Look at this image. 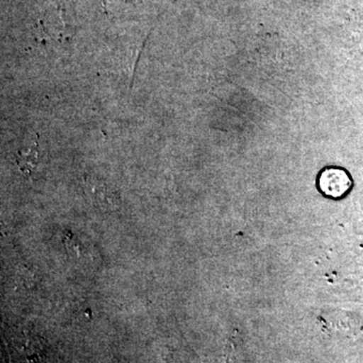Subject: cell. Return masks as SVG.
Returning <instances> with one entry per match:
<instances>
[{
  "mask_svg": "<svg viewBox=\"0 0 363 363\" xmlns=\"http://www.w3.org/2000/svg\"><path fill=\"white\" fill-rule=\"evenodd\" d=\"M318 186L324 195L338 199L350 192L352 181L347 172L344 169L328 168L320 174Z\"/></svg>",
  "mask_w": 363,
  "mask_h": 363,
  "instance_id": "cell-1",
  "label": "cell"
},
{
  "mask_svg": "<svg viewBox=\"0 0 363 363\" xmlns=\"http://www.w3.org/2000/svg\"><path fill=\"white\" fill-rule=\"evenodd\" d=\"M84 181L86 191L94 204L107 209L118 206L119 201L116 192L107 187L104 181L95 177H86Z\"/></svg>",
  "mask_w": 363,
  "mask_h": 363,
  "instance_id": "cell-2",
  "label": "cell"
},
{
  "mask_svg": "<svg viewBox=\"0 0 363 363\" xmlns=\"http://www.w3.org/2000/svg\"><path fill=\"white\" fill-rule=\"evenodd\" d=\"M38 147H39V145H38L37 140L33 143L32 147L26 150H20L16 154V164H18L21 173L25 174L28 178L32 175L33 169L38 164V159H39Z\"/></svg>",
  "mask_w": 363,
  "mask_h": 363,
  "instance_id": "cell-3",
  "label": "cell"
},
{
  "mask_svg": "<svg viewBox=\"0 0 363 363\" xmlns=\"http://www.w3.org/2000/svg\"><path fill=\"white\" fill-rule=\"evenodd\" d=\"M63 241L71 257H80V241L78 240V238L75 234L71 233V231H66L64 233Z\"/></svg>",
  "mask_w": 363,
  "mask_h": 363,
  "instance_id": "cell-4",
  "label": "cell"
}]
</instances>
